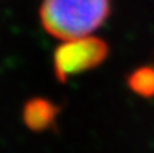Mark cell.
Masks as SVG:
<instances>
[{
	"mask_svg": "<svg viewBox=\"0 0 154 153\" xmlns=\"http://www.w3.org/2000/svg\"><path fill=\"white\" fill-rule=\"evenodd\" d=\"M60 107L46 98H31L23 106L22 118L27 129L32 132H46L56 125Z\"/></svg>",
	"mask_w": 154,
	"mask_h": 153,
	"instance_id": "3",
	"label": "cell"
},
{
	"mask_svg": "<svg viewBox=\"0 0 154 153\" xmlns=\"http://www.w3.org/2000/svg\"><path fill=\"white\" fill-rule=\"evenodd\" d=\"M109 54L108 43L95 35L61 41L53 53V72L60 83L100 67Z\"/></svg>",
	"mask_w": 154,
	"mask_h": 153,
	"instance_id": "2",
	"label": "cell"
},
{
	"mask_svg": "<svg viewBox=\"0 0 154 153\" xmlns=\"http://www.w3.org/2000/svg\"><path fill=\"white\" fill-rule=\"evenodd\" d=\"M112 0H42L39 22L60 41L92 35L111 15Z\"/></svg>",
	"mask_w": 154,
	"mask_h": 153,
	"instance_id": "1",
	"label": "cell"
},
{
	"mask_svg": "<svg viewBox=\"0 0 154 153\" xmlns=\"http://www.w3.org/2000/svg\"><path fill=\"white\" fill-rule=\"evenodd\" d=\"M126 83L133 94L145 99L154 98V65H141L133 69L127 75Z\"/></svg>",
	"mask_w": 154,
	"mask_h": 153,
	"instance_id": "4",
	"label": "cell"
}]
</instances>
